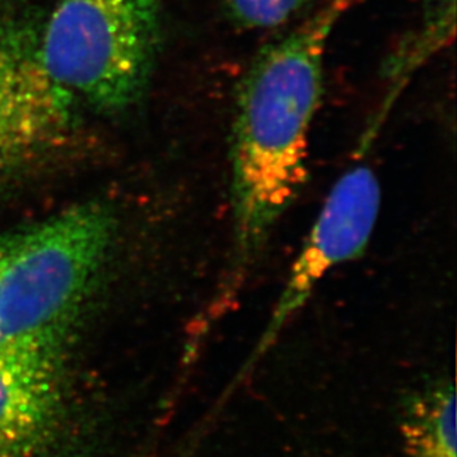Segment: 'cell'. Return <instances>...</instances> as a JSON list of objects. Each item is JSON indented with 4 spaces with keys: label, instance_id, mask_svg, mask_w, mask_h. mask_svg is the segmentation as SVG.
Returning <instances> with one entry per match:
<instances>
[{
    "label": "cell",
    "instance_id": "cell-1",
    "mask_svg": "<svg viewBox=\"0 0 457 457\" xmlns=\"http://www.w3.org/2000/svg\"><path fill=\"white\" fill-rule=\"evenodd\" d=\"M357 0H324L303 24L262 49L238 87L231 137L233 251L206 330L228 310L268 238L308 179L324 56Z\"/></svg>",
    "mask_w": 457,
    "mask_h": 457
},
{
    "label": "cell",
    "instance_id": "cell-2",
    "mask_svg": "<svg viewBox=\"0 0 457 457\" xmlns=\"http://www.w3.org/2000/svg\"><path fill=\"white\" fill-rule=\"evenodd\" d=\"M119 237L103 204H83L0 236V351L70 335Z\"/></svg>",
    "mask_w": 457,
    "mask_h": 457
},
{
    "label": "cell",
    "instance_id": "cell-3",
    "mask_svg": "<svg viewBox=\"0 0 457 457\" xmlns=\"http://www.w3.org/2000/svg\"><path fill=\"white\" fill-rule=\"evenodd\" d=\"M159 44V0H55L39 54L74 103L116 112L147 89Z\"/></svg>",
    "mask_w": 457,
    "mask_h": 457
},
{
    "label": "cell",
    "instance_id": "cell-4",
    "mask_svg": "<svg viewBox=\"0 0 457 457\" xmlns=\"http://www.w3.org/2000/svg\"><path fill=\"white\" fill-rule=\"evenodd\" d=\"M69 335L0 351V457H79Z\"/></svg>",
    "mask_w": 457,
    "mask_h": 457
},
{
    "label": "cell",
    "instance_id": "cell-5",
    "mask_svg": "<svg viewBox=\"0 0 457 457\" xmlns=\"http://www.w3.org/2000/svg\"><path fill=\"white\" fill-rule=\"evenodd\" d=\"M380 200L379 179L369 164H354L337 178L292 263L267 326L238 379L271 350L324 277L364 253L379 218Z\"/></svg>",
    "mask_w": 457,
    "mask_h": 457
},
{
    "label": "cell",
    "instance_id": "cell-6",
    "mask_svg": "<svg viewBox=\"0 0 457 457\" xmlns=\"http://www.w3.org/2000/svg\"><path fill=\"white\" fill-rule=\"evenodd\" d=\"M74 105L46 73L39 46L0 29V179L64 147Z\"/></svg>",
    "mask_w": 457,
    "mask_h": 457
},
{
    "label": "cell",
    "instance_id": "cell-7",
    "mask_svg": "<svg viewBox=\"0 0 457 457\" xmlns=\"http://www.w3.org/2000/svg\"><path fill=\"white\" fill-rule=\"evenodd\" d=\"M454 36V0H434L425 15V21L419 24L402 44L398 45L393 55L389 56L385 70L386 91L380 107L375 112L366 132L358 144L357 152L361 155L371 147L376 137L382 129L394 104L397 103L410 79L422 65L431 60L432 55L445 48Z\"/></svg>",
    "mask_w": 457,
    "mask_h": 457
},
{
    "label": "cell",
    "instance_id": "cell-8",
    "mask_svg": "<svg viewBox=\"0 0 457 457\" xmlns=\"http://www.w3.org/2000/svg\"><path fill=\"white\" fill-rule=\"evenodd\" d=\"M403 457H456V389L440 379L411 394L400 414Z\"/></svg>",
    "mask_w": 457,
    "mask_h": 457
},
{
    "label": "cell",
    "instance_id": "cell-9",
    "mask_svg": "<svg viewBox=\"0 0 457 457\" xmlns=\"http://www.w3.org/2000/svg\"><path fill=\"white\" fill-rule=\"evenodd\" d=\"M311 0H227L234 21L251 30L283 26L301 12Z\"/></svg>",
    "mask_w": 457,
    "mask_h": 457
}]
</instances>
